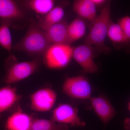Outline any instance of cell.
<instances>
[{
    "label": "cell",
    "mask_w": 130,
    "mask_h": 130,
    "mask_svg": "<svg viewBox=\"0 0 130 130\" xmlns=\"http://www.w3.org/2000/svg\"><path fill=\"white\" fill-rule=\"evenodd\" d=\"M73 8L79 18L90 21L91 24L97 18L96 6L91 0L74 1Z\"/></svg>",
    "instance_id": "13"
},
{
    "label": "cell",
    "mask_w": 130,
    "mask_h": 130,
    "mask_svg": "<svg viewBox=\"0 0 130 130\" xmlns=\"http://www.w3.org/2000/svg\"><path fill=\"white\" fill-rule=\"evenodd\" d=\"M118 24L124 32L127 41L130 39V17L125 16L119 20Z\"/></svg>",
    "instance_id": "21"
},
{
    "label": "cell",
    "mask_w": 130,
    "mask_h": 130,
    "mask_svg": "<svg viewBox=\"0 0 130 130\" xmlns=\"http://www.w3.org/2000/svg\"><path fill=\"white\" fill-rule=\"evenodd\" d=\"M40 65L38 60L8 64L3 81L8 85L22 81L34 74Z\"/></svg>",
    "instance_id": "4"
},
{
    "label": "cell",
    "mask_w": 130,
    "mask_h": 130,
    "mask_svg": "<svg viewBox=\"0 0 130 130\" xmlns=\"http://www.w3.org/2000/svg\"><path fill=\"white\" fill-rule=\"evenodd\" d=\"M124 125L126 129H128L129 128L130 126V120L129 119L126 118V119L124 121Z\"/></svg>",
    "instance_id": "23"
},
{
    "label": "cell",
    "mask_w": 130,
    "mask_h": 130,
    "mask_svg": "<svg viewBox=\"0 0 130 130\" xmlns=\"http://www.w3.org/2000/svg\"><path fill=\"white\" fill-rule=\"evenodd\" d=\"M73 48L67 44H51L43 54L44 64L50 69H61L67 66L73 56Z\"/></svg>",
    "instance_id": "3"
},
{
    "label": "cell",
    "mask_w": 130,
    "mask_h": 130,
    "mask_svg": "<svg viewBox=\"0 0 130 130\" xmlns=\"http://www.w3.org/2000/svg\"><path fill=\"white\" fill-rule=\"evenodd\" d=\"M53 0H29L24 1L23 5L38 14L45 15L54 7Z\"/></svg>",
    "instance_id": "17"
},
{
    "label": "cell",
    "mask_w": 130,
    "mask_h": 130,
    "mask_svg": "<svg viewBox=\"0 0 130 130\" xmlns=\"http://www.w3.org/2000/svg\"><path fill=\"white\" fill-rule=\"evenodd\" d=\"M11 24V20L1 19L0 21V45L11 55L13 47L10 30Z\"/></svg>",
    "instance_id": "18"
},
{
    "label": "cell",
    "mask_w": 130,
    "mask_h": 130,
    "mask_svg": "<svg viewBox=\"0 0 130 130\" xmlns=\"http://www.w3.org/2000/svg\"><path fill=\"white\" fill-rule=\"evenodd\" d=\"M110 3L103 7L99 16L92 24V27L85 40V43L95 47L100 53H108L111 49L105 44L108 29L111 21Z\"/></svg>",
    "instance_id": "2"
},
{
    "label": "cell",
    "mask_w": 130,
    "mask_h": 130,
    "mask_svg": "<svg viewBox=\"0 0 130 130\" xmlns=\"http://www.w3.org/2000/svg\"><path fill=\"white\" fill-rule=\"evenodd\" d=\"M33 119L28 114L18 110L8 118L5 125L6 130H29Z\"/></svg>",
    "instance_id": "10"
},
{
    "label": "cell",
    "mask_w": 130,
    "mask_h": 130,
    "mask_svg": "<svg viewBox=\"0 0 130 130\" xmlns=\"http://www.w3.org/2000/svg\"><path fill=\"white\" fill-rule=\"evenodd\" d=\"M26 17L25 13L16 1L0 0V18L3 19H21Z\"/></svg>",
    "instance_id": "12"
},
{
    "label": "cell",
    "mask_w": 130,
    "mask_h": 130,
    "mask_svg": "<svg viewBox=\"0 0 130 130\" xmlns=\"http://www.w3.org/2000/svg\"><path fill=\"white\" fill-rule=\"evenodd\" d=\"M64 15V11L63 8L60 6L55 7L45 14L41 21L38 24L40 28L44 31L52 26L63 20Z\"/></svg>",
    "instance_id": "16"
},
{
    "label": "cell",
    "mask_w": 130,
    "mask_h": 130,
    "mask_svg": "<svg viewBox=\"0 0 130 130\" xmlns=\"http://www.w3.org/2000/svg\"><path fill=\"white\" fill-rule=\"evenodd\" d=\"M91 104L101 121L108 124L116 115V110L108 99L104 96L91 98Z\"/></svg>",
    "instance_id": "9"
},
{
    "label": "cell",
    "mask_w": 130,
    "mask_h": 130,
    "mask_svg": "<svg viewBox=\"0 0 130 130\" xmlns=\"http://www.w3.org/2000/svg\"><path fill=\"white\" fill-rule=\"evenodd\" d=\"M31 130V129H30V130Z\"/></svg>",
    "instance_id": "24"
},
{
    "label": "cell",
    "mask_w": 130,
    "mask_h": 130,
    "mask_svg": "<svg viewBox=\"0 0 130 130\" xmlns=\"http://www.w3.org/2000/svg\"><path fill=\"white\" fill-rule=\"evenodd\" d=\"M51 120L72 126H84L86 125L78 115L77 108L68 104H61L52 112Z\"/></svg>",
    "instance_id": "7"
},
{
    "label": "cell",
    "mask_w": 130,
    "mask_h": 130,
    "mask_svg": "<svg viewBox=\"0 0 130 130\" xmlns=\"http://www.w3.org/2000/svg\"><path fill=\"white\" fill-rule=\"evenodd\" d=\"M62 91L69 97L81 100L90 99L92 92L90 83L83 76L68 78L63 84Z\"/></svg>",
    "instance_id": "5"
},
{
    "label": "cell",
    "mask_w": 130,
    "mask_h": 130,
    "mask_svg": "<svg viewBox=\"0 0 130 130\" xmlns=\"http://www.w3.org/2000/svg\"><path fill=\"white\" fill-rule=\"evenodd\" d=\"M107 36L114 42L122 43L127 41V39L118 24L113 23L111 20L108 26Z\"/></svg>",
    "instance_id": "20"
},
{
    "label": "cell",
    "mask_w": 130,
    "mask_h": 130,
    "mask_svg": "<svg viewBox=\"0 0 130 130\" xmlns=\"http://www.w3.org/2000/svg\"><path fill=\"white\" fill-rule=\"evenodd\" d=\"M57 98L56 92L50 88L40 89L30 96V107L37 112H46L53 107Z\"/></svg>",
    "instance_id": "6"
},
{
    "label": "cell",
    "mask_w": 130,
    "mask_h": 130,
    "mask_svg": "<svg viewBox=\"0 0 130 130\" xmlns=\"http://www.w3.org/2000/svg\"><path fill=\"white\" fill-rule=\"evenodd\" d=\"M31 130H69L67 125L57 123L52 120L33 119Z\"/></svg>",
    "instance_id": "19"
},
{
    "label": "cell",
    "mask_w": 130,
    "mask_h": 130,
    "mask_svg": "<svg viewBox=\"0 0 130 130\" xmlns=\"http://www.w3.org/2000/svg\"><path fill=\"white\" fill-rule=\"evenodd\" d=\"M92 2L96 6H101L105 4L106 2V1L105 0H91Z\"/></svg>",
    "instance_id": "22"
},
{
    "label": "cell",
    "mask_w": 130,
    "mask_h": 130,
    "mask_svg": "<svg viewBox=\"0 0 130 130\" xmlns=\"http://www.w3.org/2000/svg\"><path fill=\"white\" fill-rule=\"evenodd\" d=\"M86 25L84 20L78 17L75 19L68 27L67 44L71 45L84 36Z\"/></svg>",
    "instance_id": "15"
},
{
    "label": "cell",
    "mask_w": 130,
    "mask_h": 130,
    "mask_svg": "<svg viewBox=\"0 0 130 130\" xmlns=\"http://www.w3.org/2000/svg\"><path fill=\"white\" fill-rule=\"evenodd\" d=\"M51 44L44 31L37 23L31 21L26 34L13 46L12 50L23 51L32 56H40L43 55Z\"/></svg>",
    "instance_id": "1"
},
{
    "label": "cell",
    "mask_w": 130,
    "mask_h": 130,
    "mask_svg": "<svg viewBox=\"0 0 130 130\" xmlns=\"http://www.w3.org/2000/svg\"><path fill=\"white\" fill-rule=\"evenodd\" d=\"M94 48L85 43L73 48L72 57L88 73H95L98 71V67L94 60Z\"/></svg>",
    "instance_id": "8"
},
{
    "label": "cell",
    "mask_w": 130,
    "mask_h": 130,
    "mask_svg": "<svg viewBox=\"0 0 130 130\" xmlns=\"http://www.w3.org/2000/svg\"><path fill=\"white\" fill-rule=\"evenodd\" d=\"M68 25L63 20L44 31L51 44H67Z\"/></svg>",
    "instance_id": "11"
},
{
    "label": "cell",
    "mask_w": 130,
    "mask_h": 130,
    "mask_svg": "<svg viewBox=\"0 0 130 130\" xmlns=\"http://www.w3.org/2000/svg\"><path fill=\"white\" fill-rule=\"evenodd\" d=\"M21 98L15 87L8 85L0 89V114L11 108Z\"/></svg>",
    "instance_id": "14"
}]
</instances>
